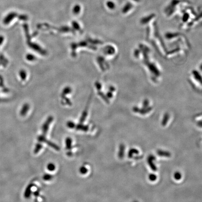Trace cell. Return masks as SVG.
I'll use <instances>...</instances> for the list:
<instances>
[{
	"label": "cell",
	"instance_id": "2e32d148",
	"mask_svg": "<svg viewBox=\"0 0 202 202\" xmlns=\"http://www.w3.org/2000/svg\"><path fill=\"white\" fill-rule=\"evenodd\" d=\"M67 155H68V156H71V155H72V153L71 152H67Z\"/></svg>",
	"mask_w": 202,
	"mask_h": 202
},
{
	"label": "cell",
	"instance_id": "7c38bea8",
	"mask_svg": "<svg viewBox=\"0 0 202 202\" xmlns=\"http://www.w3.org/2000/svg\"><path fill=\"white\" fill-rule=\"evenodd\" d=\"M79 171L81 174H85L88 173V170L85 166H82L80 168Z\"/></svg>",
	"mask_w": 202,
	"mask_h": 202
},
{
	"label": "cell",
	"instance_id": "ba28073f",
	"mask_svg": "<svg viewBox=\"0 0 202 202\" xmlns=\"http://www.w3.org/2000/svg\"><path fill=\"white\" fill-rule=\"evenodd\" d=\"M53 175H52V174H44V175L43 178L44 180V181H50V180H52L53 178Z\"/></svg>",
	"mask_w": 202,
	"mask_h": 202
},
{
	"label": "cell",
	"instance_id": "6da1fadb",
	"mask_svg": "<svg viewBox=\"0 0 202 202\" xmlns=\"http://www.w3.org/2000/svg\"><path fill=\"white\" fill-rule=\"evenodd\" d=\"M17 14L15 12H11L8 14L3 20V23L5 24H8L13 20L14 18L17 17Z\"/></svg>",
	"mask_w": 202,
	"mask_h": 202
},
{
	"label": "cell",
	"instance_id": "30bf717a",
	"mask_svg": "<svg viewBox=\"0 0 202 202\" xmlns=\"http://www.w3.org/2000/svg\"><path fill=\"white\" fill-rule=\"evenodd\" d=\"M28 110V107H27V104H24V106L23 107L21 111V115L22 116L25 115L26 114V113H27Z\"/></svg>",
	"mask_w": 202,
	"mask_h": 202
},
{
	"label": "cell",
	"instance_id": "8fae6325",
	"mask_svg": "<svg viewBox=\"0 0 202 202\" xmlns=\"http://www.w3.org/2000/svg\"><path fill=\"white\" fill-rule=\"evenodd\" d=\"M46 140V138L45 137V136L43 134L39 136L38 137V141H39V142H40V143H44Z\"/></svg>",
	"mask_w": 202,
	"mask_h": 202
},
{
	"label": "cell",
	"instance_id": "5b68a950",
	"mask_svg": "<svg viewBox=\"0 0 202 202\" xmlns=\"http://www.w3.org/2000/svg\"><path fill=\"white\" fill-rule=\"evenodd\" d=\"M66 148L68 150L71 149L72 148V140L70 137H67L65 140Z\"/></svg>",
	"mask_w": 202,
	"mask_h": 202
},
{
	"label": "cell",
	"instance_id": "52a82bcc",
	"mask_svg": "<svg viewBox=\"0 0 202 202\" xmlns=\"http://www.w3.org/2000/svg\"><path fill=\"white\" fill-rule=\"evenodd\" d=\"M76 128L77 130H81L84 132H87L89 129L88 126H84L82 125H77Z\"/></svg>",
	"mask_w": 202,
	"mask_h": 202
},
{
	"label": "cell",
	"instance_id": "9c48e42d",
	"mask_svg": "<svg viewBox=\"0 0 202 202\" xmlns=\"http://www.w3.org/2000/svg\"><path fill=\"white\" fill-rule=\"evenodd\" d=\"M47 168L50 171H54L55 169L56 166L53 163H50L47 165Z\"/></svg>",
	"mask_w": 202,
	"mask_h": 202
},
{
	"label": "cell",
	"instance_id": "5bb4252c",
	"mask_svg": "<svg viewBox=\"0 0 202 202\" xmlns=\"http://www.w3.org/2000/svg\"><path fill=\"white\" fill-rule=\"evenodd\" d=\"M67 127L70 128H74L75 127V124L72 122H69L67 124Z\"/></svg>",
	"mask_w": 202,
	"mask_h": 202
},
{
	"label": "cell",
	"instance_id": "4fadbf2b",
	"mask_svg": "<svg viewBox=\"0 0 202 202\" xmlns=\"http://www.w3.org/2000/svg\"><path fill=\"white\" fill-rule=\"evenodd\" d=\"M123 153H124V147L122 145L120 146V151L119 152V157L120 158H122L123 156Z\"/></svg>",
	"mask_w": 202,
	"mask_h": 202
},
{
	"label": "cell",
	"instance_id": "8992f818",
	"mask_svg": "<svg viewBox=\"0 0 202 202\" xmlns=\"http://www.w3.org/2000/svg\"><path fill=\"white\" fill-rule=\"evenodd\" d=\"M42 145L41 143H37L35 146V149L34 150V153L35 154H37L41 150L42 148Z\"/></svg>",
	"mask_w": 202,
	"mask_h": 202
},
{
	"label": "cell",
	"instance_id": "9a60e30c",
	"mask_svg": "<svg viewBox=\"0 0 202 202\" xmlns=\"http://www.w3.org/2000/svg\"><path fill=\"white\" fill-rule=\"evenodd\" d=\"M34 195L35 196H39V191H36V192H34Z\"/></svg>",
	"mask_w": 202,
	"mask_h": 202
},
{
	"label": "cell",
	"instance_id": "7a4b0ae2",
	"mask_svg": "<svg viewBox=\"0 0 202 202\" xmlns=\"http://www.w3.org/2000/svg\"><path fill=\"white\" fill-rule=\"evenodd\" d=\"M52 120H53V119H52V117H49V118L46 120L45 123L44 124L43 126V134L45 136V135L47 133V131H48V128H49V125H50V123L52 122Z\"/></svg>",
	"mask_w": 202,
	"mask_h": 202
},
{
	"label": "cell",
	"instance_id": "3957f363",
	"mask_svg": "<svg viewBox=\"0 0 202 202\" xmlns=\"http://www.w3.org/2000/svg\"><path fill=\"white\" fill-rule=\"evenodd\" d=\"M34 186V184H31L28 185L27 187H26L24 193V196L26 199H29L31 197L32 192V188Z\"/></svg>",
	"mask_w": 202,
	"mask_h": 202
},
{
	"label": "cell",
	"instance_id": "277c9868",
	"mask_svg": "<svg viewBox=\"0 0 202 202\" xmlns=\"http://www.w3.org/2000/svg\"><path fill=\"white\" fill-rule=\"evenodd\" d=\"M44 143L47 144L49 147L53 148L56 151H59L60 150V147H59L58 145H57L56 144H55V143H53V142H51V141H49V140H48L46 139Z\"/></svg>",
	"mask_w": 202,
	"mask_h": 202
}]
</instances>
